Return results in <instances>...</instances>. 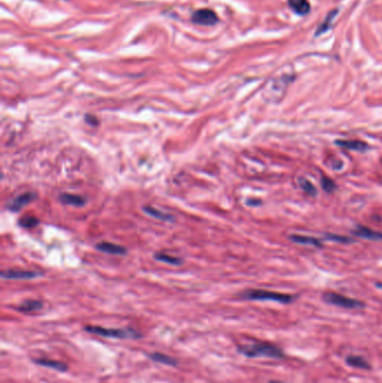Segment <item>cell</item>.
Instances as JSON below:
<instances>
[{
    "instance_id": "cell-26",
    "label": "cell",
    "mask_w": 382,
    "mask_h": 383,
    "mask_svg": "<svg viewBox=\"0 0 382 383\" xmlns=\"http://www.w3.org/2000/svg\"><path fill=\"white\" fill-rule=\"evenodd\" d=\"M376 287H378V288H381V289H382V283H381V284H376Z\"/></svg>"
},
{
    "instance_id": "cell-19",
    "label": "cell",
    "mask_w": 382,
    "mask_h": 383,
    "mask_svg": "<svg viewBox=\"0 0 382 383\" xmlns=\"http://www.w3.org/2000/svg\"><path fill=\"white\" fill-rule=\"evenodd\" d=\"M155 259L158 261H162V263L172 265V266H180L183 263L182 259L176 258V257L171 256V254L164 253V252H157V253L155 254Z\"/></svg>"
},
{
    "instance_id": "cell-11",
    "label": "cell",
    "mask_w": 382,
    "mask_h": 383,
    "mask_svg": "<svg viewBox=\"0 0 382 383\" xmlns=\"http://www.w3.org/2000/svg\"><path fill=\"white\" fill-rule=\"evenodd\" d=\"M345 363L349 366H351V367L361 368V370H371V368H372L369 361L365 360L363 356L354 355V354L347 355L345 357Z\"/></svg>"
},
{
    "instance_id": "cell-22",
    "label": "cell",
    "mask_w": 382,
    "mask_h": 383,
    "mask_svg": "<svg viewBox=\"0 0 382 383\" xmlns=\"http://www.w3.org/2000/svg\"><path fill=\"white\" fill-rule=\"evenodd\" d=\"M321 185H322V187H323V190L325 191L326 193H333V192H334V191L336 190V188H337L335 182L333 181L332 178L327 177V176H325V175H322V178H321Z\"/></svg>"
},
{
    "instance_id": "cell-23",
    "label": "cell",
    "mask_w": 382,
    "mask_h": 383,
    "mask_svg": "<svg viewBox=\"0 0 382 383\" xmlns=\"http://www.w3.org/2000/svg\"><path fill=\"white\" fill-rule=\"evenodd\" d=\"M325 239L334 241V242H338V243H352V242L354 241L352 239V237L343 236V235H338V234H326Z\"/></svg>"
},
{
    "instance_id": "cell-7",
    "label": "cell",
    "mask_w": 382,
    "mask_h": 383,
    "mask_svg": "<svg viewBox=\"0 0 382 383\" xmlns=\"http://www.w3.org/2000/svg\"><path fill=\"white\" fill-rule=\"evenodd\" d=\"M42 273L32 270H23V269H8L4 270L2 273V277L4 279H13V280H24V279H34L42 276Z\"/></svg>"
},
{
    "instance_id": "cell-5",
    "label": "cell",
    "mask_w": 382,
    "mask_h": 383,
    "mask_svg": "<svg viewBox=\"0 0 382 383\" xmlns=\"http://www.w3.org/2000/svg\"><path fill=\"white\" fill-rule=\"evenodd\" d=\"M217 21L219 19H217L216 14L211 9H200L192 15V22L197 24V25L213 26Z\"/></svg>"
},
{
    "instance_id": "cell-3",
    "label": "cell",
    "mask_w": 382,
    "mask_h": 383,
    "mask_svg": "<svg viewBox=\"0 0 382 383\" xmlns=\"http://www.w3.org/2000/svg\"><path fill=\"white\" fill-rule=\"evenodd\" d=\"M84 331L90 334H94V335L102 336V337H110V338L138 339L143 337L142 333L132 327L107 328L102 326H95V325H86V326L84 327Z\"/></svg>"
},
{
    "instance_id": "cell-14",
    "label": "cell",
    "mask_w": 382,
    "mask_h": 383,
    "mask_svg": "<svg viewBox=\"0 0 382 383\" xmlns=\"http://www.w3.org/2000/svg\"><path fill=\"white\" fill-rule=\"evenodd\" d=\"M291 239L295 243L298 244H306V245H313L315 248H322L323 243L320 239H316L314 236H307V235H299V234H292L289 235Z\"/></svg>"
},
{
    "instance_id": "cell-16",
    "label": "cell",
    "mask_w": 382,
    "mask_h": 383,
    "mask_svg": "<svg viewBox=\"0 0 382 383\" xmlns=\"http://www.w3.org/2000/svg\"><path fill=\"white\" fill-rule=\"evenodd\" d=\"M60 200L61 202L64 203V204L77 206V207L83 206L86 203L85 197L81 195H76V194H69V193H64L62 194V195H60Z\"/></svg>"
},
{
    "instance_id": "cell-13",
    "label": "cell",
    "mask_w": 382,
    "mask_h": 383,
    "mask_svg": "<svg viewBox=\"0 0 382 383\" xmlns=\"http://www.w3.org/2000/svg\"><path fill=\"white\" fill-rule=\"evenodd\" d=\"M44 306V304L41 300L37 299H28L23 302L19 306L17 307V310L21 313H25V314H31V313H35L41 310Z\"/></svg>"
},
{
    "instance_id": "cell-2",
    "label": "cell",
    "mask_w": 382,
    "mask_h": 383,
    "mask_svg": "<svg viewBox=\"0 0 382 383\" xmlns=\"http://www.w3.org/2000/svg\"><path fill=\"white\" fill-rule=\"evenodd\" d=\"M240 297L245 300H260V302H276L279 304L288 305L295 302L297 296L277 292H270L264 289H248L241 293Z\"/></svg>"
},
{
    "instance_id": "cell-1",
    "label": "cell",
    "mask_w": 382,
    "mask_h": 383,
    "mask_svg": "<svg viewBox=\"0 0 382 383\" xmlns=\"http://www.w3.org/2000/svg\"><path fill=\"white\" fill-rule=\"evenodd\" d=\"M238 351L242 355L250 358L264 356L282 360V358H285V356H286L282 348L276 345V344L263 341H253L248 344L238 345Z\"/></svg>"
},
{
    "instance_id": "cell-12",
    "label": "cell",
    "mask_w": 382,
    "mask_h": 383,
    "mask_svg": "<svg viewBox=\"0 0 382 383\" xmlns=\"http://www.w3.org/2000/svg\"><path fill=\"white\" fill-rule=\"evenodd\" d=\"M34 363H36V364L41 366L53 368V370L60 371V372H66L67 368H69L65 363H63L61 361H56V360H51V358H46V357L36 358V360H34Z\"/></svg>"
},
{
    "instance_id": "cell-10",
    "label": "cell",
    "mask_w": 382,
    "mask_h": 383,
    "mask_svg": "<svg viewBox=\"0 0 382 383\" xmlns=\"http://www.w3.org/2000/svg\"><path fill=\"white\" fill-rule=\"evenodd\" d=\"M95 248L108 254L123 256L127 253V249L120 244L112 243V242H99V243L95 244Z\"/></svg>"
},
{
    "instance_id": "cell-8",
    "label": "cell",
    "mask_w": 382,
    "mask_h": 383,
    "mask_svg": "<svg viewBox=\"0 0 382 383\" xmlns=\"http://www.w3.org/2000/svg\"><path fill=\"white\" fill-rule=\"evenodd\" d=\"M352 233L353 235L362 237V239L372 240V241H382V232L371 230L367 226L357 225L356 229L352 231Z\"/></svg>"
},
{
    "instance_id": "cell-21",
    "label": "cell",
    "mask_w": 382,
    "mask_h": 383,
    "mask_svg": "<svg viewBox=\"0 0 382 383\" xmlns=\"http://www.w3.org/2000/svg\"><path fill=\"white\" fill-rule=\"evenodd\" d=\"M18 224L22 227H24V229H33V227H35L40 224V221H38V219L35 216L27 215V216L22 217V219L19 220Z\"/></svg>"
},
{
    "instance_id": "cell-17",
    "label": "cell",
    "mask_w": 382,
    "mask_h": 383,
    "mask_svg": "<svg viewBox=\"0 0 382 383\" xmlns=\"http://www.w3.org/2000/svg\"><path fill=\"white\" fill-rule=\"evenodd\" d=\"M143 211L146 213V214H148L149 216L152 217H155V219L157 220H162V221H167V222H171V221H174V216L168 214V213L166 212H163L161 210H158V208L154 207V206H144L143 207Z\"/></svg>"
},
{
    "instance_id": "cell-25",
    "label": "cell",
    "mask_w": 382,
    "mask_h": 383,
    "mask_svg": "<svg viewBox=\"0 0 382 383\" xmlns=\"http://www.w3.org/2000/svg\"><path fill=\"white\" fill-rule=\"evenodd\" d=\"M268 383H287V382H283V381H278V380H272V381H269Z\"/></svg>"
},
{
    "instance_id": "cell-4",
    "label": "cell",
    "mask_w": 382,
    "mask_h": 383,
    "mask_svg": "<svg viewBox=\"0 0 382 383\" xmlns=\"http://www.w3.org/2000/svg\"><path fill=\"white\" fill-rule=\"evenodd\" d=\"M322 299L328 305H333V306H337L345 309H362L365 307V304L359 299L350 298L347 297V296L333 292L324 293L322 296Z\"/></svg>"
},
{
    "instance_id": "cell-18",
    "label": "cell",
    "mask_w": 382,
    "mask_h": 383,
    "mask_svg": "<svg viewBox=\"0 0 382 383\" xmlns=\"http://www.w3.org/2000/svg\"><path fill=\"white\" fill-rule=\"evenodd\" d=\"M288 4L292 11L298 15H307L311 11V5H309L308 0H288Z\"/></svg>"
},
{
    "instance_id": "cell-6",
    "label": "cell",
    "mask_w": 382,
    "mask_h": 383,
    "mask_svg": "<svg viewBox=\"0 0 382 383\" xmlns=\"http://www.w3.org/2000/svg\"><path fill=\"white\" fill-rule=\"evenodd\" d=\"M35 198H37V195L33 192H26L24 194H21V195L16 196L15 198L11 200V202H8L7 208L12 212H18L21 211L24 206H26L27 204L32 203Z\"/></svg>"
},
{
    "instance_id": "cell-9",
    "label": "cell",
    "mask_w": 382,
    "mask_h": 383,
    "mask_svg": "<svg viewBox=\"0 0 382 383\" xmlns=\"http://www.w3.org/2000/svg\"><path fill=\"white\" fill-rule=\"evenodd\" d=\"M335 144L341 148L354 150V152L360 153H365L370 149L369 145L364 142H361V140H336Z\"/></svg>"
},
{
    "instance_id": "cell-27",
    "label": "cell",
    "mask_w": 382,
    "mask_h": 383,
    "mask_svg": "<svg viewBox=\"0 0 382 383\" xmlns=\"http://www.w3.org/2000/svg\"><path fill=\"white\" fill-rule=\"evenodd\" d=\"M381 162H382V161H381Z\"/></svg>"
},
{
    "instance_id": "cell-20",
    "label": "cell",
    "mask_w": 382,
    "mask_h": 383,
    "mask_svg": "<svg viewBox=\"0 0 382 383\" xmlns=\"http://www.w3.org/2000/svg\"><path fill=\"white\" fill-rule=\"evenodd\" d=\"M298 185L304 192L307 194V195L313 196V197L317 195L316 187L313 185L312 182H309L308 179H306L305 177H299L298 178Z\"/></svg>"
},
{
    "instance_id": "cell-15",
    "label": "cell",
    "mask_w": 382,
    "mask_h": 383,
    "mask_svg": "<svg viewBox=\"0 0 382 383\" xmlns=\"http://www.w3.org/2000/svg\"><path fill=\"white\" fill-rule=\"evenodd\" d=\"M148 357L151 358L152 361H155L157 363H161V364L164 365H168V366H176L178 364V361L175 357L169 356L167 354H164L161 352H154V353H149Z\"/></svg>"
},
{
    "instance_id": "cell-24",
    "label": "cell",
    "mask_w": 382,
    "mask_h": 383,
    "mask_svg": "<svg viewBox=\"0 0 382 383\" xmlns=\"http://www.w3.org/2000/svg\"><path fill=\"white\" fill-rule=\"evenodd\" d=\"M85 122L89 123L90 125H93V127H94V125H98L99 124V120H98V118L94 117V115L86 114L85 115Z\"/></svg>"
}]
</instances>
